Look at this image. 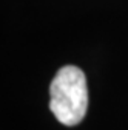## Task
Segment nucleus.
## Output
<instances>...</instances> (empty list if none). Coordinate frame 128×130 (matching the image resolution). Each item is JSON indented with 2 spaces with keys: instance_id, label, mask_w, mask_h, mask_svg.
<instances>
[{
  "instance_id": "f257e3e1",
  "label": "nucleus",
  "mask_w": 128,
  "mask_h": 130,
  "mask_svg": "<svg viewBox=\"0 0 128 130\" xmlns=\"http://www.w3.org/2000/svg\"><path fill=\"white\" fill-rule=\"evenodd\" d=\"M50 108L56 119L65 125H76L88 108L87 77L74 65L62 67L50 87Z\"/></svg>"
}]
</instances>
